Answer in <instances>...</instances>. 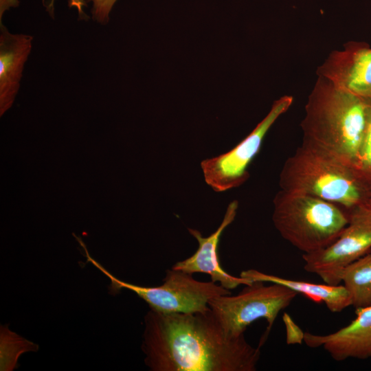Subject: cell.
Returning a JSON list of instances; mask_svg holds the SVG:
<instances>
[{"label": "cell", "instance_id": "4", "mask_svg": "<svg viewBox=\"0 0 371 371\" xmlns=\"http://www.w3.org/2000/svg\"><path fill=\"white\" fill-rule=\"evenodd\" d=\"M273 203L274 227L284 240L303 254L330 245L349 221L348 211L344 208L307 194L280 189Z\"/></svg>", "mask_w": 371, "mask_h": 371}, {"label": "cell", "instance_id": "19", "mask_svg": "<svg viewBox=\"0 0 371 371\" xmlns=\"http://www.w3.org/2000/svg\"><path fill=\"white\" fill-rule=\"evenodd\" d=\"M368 204L370 205L371 206V196L368 202Z\"/></svg>", "mask_w": 371, "mask_h": 371}, {"label": "cell", "instance_id": "1", "mask_svg": "<svg viewBox=\"0 0 371 371\" xmlns=\"http://www.w3.org/2000/svg\"><path fill=\"white\" fill-rule=\"evenodd\" d=\"M142 348L152 371H254L260 346L228 336L210 308L192 313L149 311Z\"/></svg>", "mask_w": 371, "mask_h": 371}, {"label": "cell", "instance_id": "5", "mask_svg": "<svg viewBox=\"0 0 371 371\" xmlns=\"http://www.w3.org/2000/svg\"><path fill=\"white\" fill-rule=\"evenodd\" d=\"M87 262L101 271L111 280L110 291L117 293L126 289L144 300L150 310L161 313L205 312L210 310L208 302L218 296L230 295L229 289L212 281L201 282L192 274L173 268L166 270L164 283L157 286H142L124 282L110 273L89 254L87 247L80 238Z\"/></svg>", "mask_w": 371, "mask_h": 371}, {"label": "cell", "instance_id": "6", "mask_svg": "<svg viewBox=\"0 0 371 371\" xmlns=\"http://www.w3.org/2000/svg\"><path fill=\"white\" fill-rule=\"evenodd\" d=\"M298 293L282 284L254 281L236 295H221L211 299L208 306L225 333L232 337L244 335L256 320L265 319L268 326L260 342L265 341L278 313L289 306Z\"/></svg>", "mask_w": 371, "mask_h": 371}, {"label": "cell", "instance_id": "13", "mask_svg": "<svg viewBox=\"0 0 371 371\" xmlns=\"http://www.w3.org/2000/svg\"><path fill=\"white\" fill-rule=\"evenodd\" d=\"M240 276L252 282L262 281L282 284L298 294H302L315 303L324 304L333 313H339L352 305L350 295L343 284L331 285L290 280L253 269L243 271Z\"/></svg>", "mask_w": 371, "mask_h": 371}, {"label": "cell", "instance_id": "3", "mask_svg": "<svg viewBox=\"0 0 371 371\" xmlns=\"http://www.w3.org/2000/svg\"><path fill=\"white\" fill-rule=\"evenodd\" d=\"M279 186L281 190L317 196L347 211L368 203L371 196L352 167L304 143L284 161Z\"/></svg>", "mask_w": 371, "mask_h": 371}, {"label": "cell", "instance_id": "11", "mask_svg": "<svg viewBox=\"0 0 371 371\" xmlns=\"http://www.w3.org/2000/svg\"><path fill=\"white\" fill-rule=\"evenodd\" d=\"M356 317L347 326L327 335L305 333L310 348L324 349L335 361L371 357V305L356 308Z\"/></svg>", "mask_w": 371, "mask_h": 371}, {"label": "cell", "instance_id": "12", "mask_svg": "<svg viewBox=\"0 0 371 371\" xmlns=\"http://www.w3.org/2000/svg\"><path fill=\"white\" fill-rule=\"evenodd\" d=\"M0 114L13 104L19 91L26 61L32 48L33 37L12 34L0 22Z\"/></svg>", "mask_w": 371, "mask_h": 371}, {"label": "cell", "instance_id": "7", "mask_svg": "<svg viewBox=\"0 0 371 371\" xmlns=\"http://www.w3.org/2000/svg\"><path fill=\"white\" fill-rule=\"evenodd\" d=\"M293 102L291 95L279 98L273 102L267 115L236 146L227 153L201 161L205 181L214 191L221 192L239 187L249 179L248 167L260 152L265 135Z\"/></svg>", "mask_w": 371, "mask_h": 371}, {"label": "cell", "instance_id": "8", "mask_svg": "<svg viewBox=\"0 0 371 371\" xmlns=\"http://www.w3.org/2000/svg\"><path fill=\"white\" fill-rule=\"evenodd\" d=\"M348 214L347 225L334 242L320 250L302 254L304 270L328 284H340L344 268L371 251V206L361 205Z\"/></svg>", "mask_w": 371, "mask_h": 371}, {"label": "cell", "instance_id": "16", "mask_svg": "<svg viewBox=\"0 0 371 371\" xmlns=\"http://www.w3.org/2000/svg\"><path fill=\"white\" fill-rule=\"evenodd\" d=\"M366 130L352 169L361 181L371 192V99H366Z\"/></svg>", "mask_w": 371, "mask_h": 371}, {"label": "cell", "instance_id": "14", "mask_svg": "<svg viewBox=\"0 0 371 371\" xmlns=\"http://www.w3.org/2000/svg\"><path fill=\"white\" fill-rule=\"evenodd\" d=\"M341 282L355 308L371 305V251L344 268Z\"/></svg>", "mask_w": 371, "mask_h": 371}, {"label": "cell", "instance_id": "10", "mask_svg": "<svg viewBox=\"0 0 371 371\" xmlns=\"http://www.w3.org/2000/svg\"><path fill=\"white\" fill-rule=\"evenodd\" d=\"M238 202L232 201L227 206L223 219L216 230L207 237L195 229L188 228L189 233L196 239L199 247L190 257L176 262L172 268L193 274L204 273L210 275L211 281L219 282L227 289H233L240 284L249 285L253 282L243 277H236L227 273L221 266L218 257V243L225 228L235 219Z\"/></svg>", "mask_w": 371, "mask_h": 371}, {"label": "cell", "instance_id": "2", "mask_svg": "<svg viewBox=\"0 0 371 371\" xmlns=\"http://www.w3.org/2000/svg\"><path fill=\"white\" fill-rule=\"evenodd\" d=\"M304 111L302 143L352 168L366 130V99L317 76Z\"/></svg>", "mask_w": 371, "mask_h": 371}, {"label": "cell", "instance_id": "9", "mask_svg": "<svg viewBox=\"0 0 371 371\" xmlns=\"http://www.w3.org/2000/svg\"><path fill=\"white\" fill-rule=\"evenodd\" d=\"M317 76L364 99H371V46L350 41L332 51L317 69Z\"/></svg>", "mask_w": 371, "mask_h": 371}, {"label": "cell", "instance_id": "15", "mask_svg": "<svg viewBox=\"0 0 371 371\" xmlns=\"http://www.w3.org/2000/svg\"><path fill=\"white\" fill-rule=\"evenodd\" d=\"M0 370H13L19 356L27 352H35L38 346L11 331L7 326H1Z\"/></svg>", "mask_w": 371, "mask_h": 371}, {"label": "cell", "instance_id": "18", "mask_svg": "<svg viewBox=\"0 0 371 371\" xmlns=\"http://www.w3.org/2000/svg\"><path fill=\"white\" fill-rule=\"evenodd\" d=\"M19 5V0H0V21L2 20V15L5 10H8L10 8H16Z\"/></svg>", "mask_w": 371, "mask_h": 371}, {"label": "cell", "instance_id": "17", "mask_svg": "<svg viewBox=\"0 0 371 371\" xmlns=\"http://www.w3.org/2000/svg\"><path fill=\"white\" fill-rule=\"evenodd\" d=\"M117 0H87L92 4L91 13L92 19L101 24L106 25L109 21L112 8Z\"/></svg>", "mask_w": 371, "mask_h": 371}]
</instances>
